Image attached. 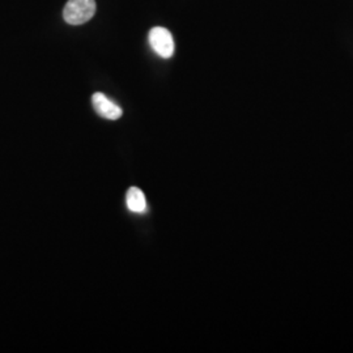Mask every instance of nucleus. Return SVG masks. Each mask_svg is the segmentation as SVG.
Segmentation results:
<instances>
[{
    "instance_id": "f03ea898",
    "label": "nucleus",
    "mask_w": 353,
    "mask_h": 353,
    "mask_svg": "<svg viewBox=\"0 0 353 353\" xmlns=\"http://www.w3.org/2000/svg\"><path fill=\"white\" fill-rule=\"evenodd\" d=\"M150 43L154 52L164 59H169L174 55V39L166 28H152L150 32Z\"/></svg>"
},
{
    "instance_id": "20e7f679",
    "label": "nucleus",
    "mask_w": 353,
    "mask_h": 353,
    "mask_svg": "<svg viewBox=\"0 0 353 353\" xmlns=\"http://www.w3.org/2000/svg\"><path fill=\"white\" fill-rule=\"evenodd\" d=\"M126 203L128 210L135 214H143L147 210L145 195L138 188H130L127 191Z\"/></svg>"
},
{
    "instance_id": "7ed1b4c3",
    "label": "nucleus",
    "mask_w": 353,
    "mask_h": 353,
    "mask_svg": "<svg viewBox=\"0 0 353 353\" xmlns=\"http://www.w3.org/2000/svg\"><path fill=\"white\" fill-rule=\"evenodd\" d=\"M92 103H93L96 113L105 119L117 121L123 114V110L119 105H117L115 102L112 101L109 97H106L103 93H100V92H97L92 96Z\"/></svg>"
},
{
    "instance_id": "f257e3e1",
    "label": "nucleus",
    "mask_w": 353,
    "mask_h": 353,
    "mask_svg": "<svg viewBox=\"0 0 353 353\" xmlns=\"http://www.w3.org/2000/svg\"><path fill=\"white\" fill-rule=\"evenodd\" d=\"M96 13L94 0H68L63 10V17L70 26H81Z\"/></svg>"
}]
</instances>
